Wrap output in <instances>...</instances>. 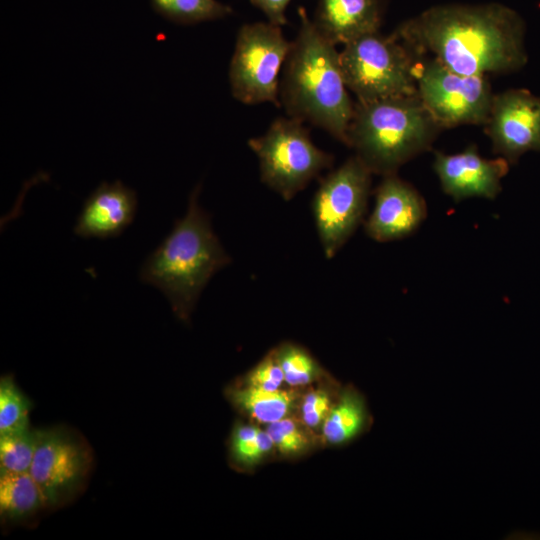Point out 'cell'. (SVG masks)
Instances as JSON below:
<instances>
[{"label": "cell", "mask_w": 540, "mask_h": 540, "mask_svg": "<svg viewBox=\"0 0 540 540\" xmlns=\"http://www.w3.org/2000/svg\"><path fill=\"white\" fill-rule=\"evenodd\" d=\"M274 447L285 455H294L305 450L310 443L300 424L290 418H282L268 425L266 429Z\"/></svg>", "instance_id": "cell-24"}, {"label": "cell", "mask_w": 540, "mask_h": 540, "mask_svg": "<svg viewBox=\"0 0 540 540\" xmlns=\"http://www.w3.org/2000/svg\"><path fill=\"white\" fill-rule=\"evenodd\" d=\"M299 119L278 117L267 131L248 140L259 161L262 183L289 201L323 170L334 157L318 148Z\"/></svg>", "instance_id": "cell-6"}, {"label": "cell", "mask_w": 540, "mask_h": 540, "mask_svg": "<svg viewBox=\"0 0 540 540\" xmlns=\"http://www.w3.org/2000/svg\"><path fill=\"white\" fill-rule=\"evenodd\" d=\"M200 189L201 184L194 187L185 215L175 221L139 272L140 280L158 288L185 323L213 275L232 261L212 228L209 213L198 202Z\"/></svg>", "instance_id": "cell-3"}, {"label": "cell", "mask_w": 540, "mask_h": 540, "mask_svg": "<svg viewBox=\"0 0 540 540\" xmlns=\"http://www.w3.org/2000/svg\"><path fill=\"white\" fill-rule=\"evenodd\" d=\"M283 66L279 101L287 116L309 122L347 145L355 104L350 99L336 45L324 37L304 10Z\"/></svg>", "instance_id": "cell-2"}, {"label": "cell", "mask_w": 540, "mask_h": 540, "mask_svg": "<svg viewBox=\"0 0 540 540\" xmlns=\"http://www.w3.org/2000/svg\"><path fill=\"white\" fill-rule=\"evenodd\" d=\"M319 32L334 45H345L377 32L381 16L378 0H319L312 20Z\"/></svg>", "instance_id": "cell-15"}, {"label": "cell", "mask_w": 540, "mask_h": 540, "mask_svg": "<svg viewBox=\"0 0 540 540\" xmlns=\"http://www.w3.org/2000/svg\"><path fill=\"white\" fill-rule=\"evenodd\" d=\"M502 158L486 159L474 145L455 154L436 152L433 168L442 190L458 202L472 197L495 199L500 193L501 180L509 170Z\"/></svg>", "instance_id": "cell-12"}, {"label": "cell", "mask_w": 540, "mask_h": 540, "mask_svg": "<svg viewBox=\"0 0 540 540\" xmlns=\"http://www.w3.org/2000/svg\"><path fill=\"white\" fill-rule=\"evenodd\" d=\"M275 352L284 374V381L291 386L306 385L320 373L316 360L299 345L285 342L279 345Z\"/></svg>", "instance_id": "cell-22"}, {"label": "cell", "mask_w": 540, "mask_h": 540, "mask_svg": "<svg viewBox=\"0 0 540 540\" xmlns=\"http://www.w3.org/2000/svg\"><path fill=\"white\" fill-rule=\"evenodd\" d=\"M92 462L91 448L77 432L65 427L46 428L37 430L29 473L40 487L47 507L57 508L82 490Z\"/></svg>", "instance_id": "cell-10"}, {"label": "cell", "mask_w": 540, "mask_h": 540, "mask_svg": "<svg viewBox=\"0 0 540 540\" xmlns=\"http://www.w3.org/2000/svg\"><path fill=\"white\" fill-rule=\"evenodd\" d=\"M525 26L512 9L497 3L440 5L401 24L394 34L412 52L429 53L463 75L519 70L527 62Z\"/></svg>", "instance_id": "cell-1"}, {"label": "cell", "mask_w": 540, "mask_h": 540, "mask_svg": "<svg viewBox=\"0 0 540 540\" xmlns=\"http://www.w3.org/2000/svg\"><path fill=\"white\" fill-rule=\"evenodd\" d=\"M441 130L418 94L357 102L347 146L372 174L384 177L428 150Z\"/></svg>", "instance_id": "cell-4"}, {"label": "cell", "mask_w": 540, "mask_h": 540, "mask_svg": "<svg viewBox=\"0 0 540 540\" xmlns=\"http://www.w3.org/2000/svg\"><path fill=\"white\" fill-rule=\"evenodd\" d=\"M426 215L420 193L396 174L387 175L375 190L374 208L364 229L377 242L395 241L417 230Z\"/></svg>", "instance_id": "cell-13"}, {"label": "cell", "mask_w": 540, "mask_h": 540, "mask_svg": "<svg viewBox=\"0 0 540 540\" xmlns=\"http://www.w3.org/2000/svg\"><path fill=\"white\" fill-rule=\"evenodd\" d=\"M273 447L267 431L251 425L236 426L230 441L231 456L241 465L259 462Z\"/></svg>", "instance_id": "cell-23"}, {"label": "cell", "mask_w": 540, "mask_h": 540, "mask_svg": "<svg viewBox=\"0 0 540 540\" xmlns=\"http://www.w3.org/2000/svg\"><path fill=\"white\" fill-rule=\"evenodd\" d=\"M137 210L135 190L120 180L102 182L86 198L73 228L82 238L107 239L121 235Z\"/></svg>", "instance_id": "cell-14"}, {"label": "cell", "mask_w": 540, "mask_h": 540, "mask_svg": "<svg viewBox=\"0 0 540 540\" xmlns=\"http://www.w3.org/2000/svg\"><path fill=\"white\" fill-rule=\"evenodd\" d=\"M37 442V430L27 429L0 435V473L29 472Z\"/></svg>", "instance_id": "cell-20"}, {"label": "cell", "mask_w": 540, "mask_h": 540, "mask_svg": "<svg viewBox=\"0 0 540 540\" xmlns=\"http://www.w3.org/2000/svg\"><path fill=\"white\" fill-rule=\"evenodd\" d=\"M335 401L328 390L315 389L302 399L301 415L308 428H316L325 421Z\"/></svg>", "instance_id": "cell-26"}, {"label": "cell", "mask_w": 540, "mask_h": 540, "mask_svg": "<svg viewBox=\"0 0 540 540\" xmlns=\"http://www.w3.org/2000/svg\"><path fill=\"white\" fill-rule=\"evenodd\" d=\"M31 402L11 375L0 380V435L29 428Z\"/></svg>", "instance_id": "cell-21"}, {"label": "cell", "mask_w": 540, "mask_h": 540, "mask_svg": "<svg viewBox=\"0 0 540 540\" xmlns=\"http://www.w3.org/2000/svg\"><path fill=\"white\" fill-rule=\"evenodd\" d=\"M47 507L46 499L29 472L0 473V516L4 522L29 519Z\"/></svg>", "instance_id": "cell-17"}, {"label": "cell", "mask_w": 540, "mask_h": 540, "mask_svg": "<svg viewBox=\"0 0 540 540\" xmlns=\"http://www.w3.org/2000/svg\"><path fill=\"white\" fill-rule=\"evenodd\" d=\"M493 152L514 164L529 151H540V97L526 89L494 94L485 123Z\"/></svg>", "instance_id": "cell-11"}, {"label": "cell", "mask_w": 540, "mask_h": 540, "mask_svg": "<svg viewBox=\"0 0 540 540\" xmlns=\"http://www.w3.org/2000/svg\"><path fill=\"white\" fill-rule=\"evenodd\" d=\"M154 10L178 24H196L232 14L230 6L217 0H151Z\"/></svg>", "instance_id": "cell-19"}, {"label": "cell", "mask_w": 540, "mask_h": 540, "mask_svg": "<svg viewBox=\"0 0 540 540\" xmlns=\"http://www.w3.org/2000/svg\"><path fill=\"white\" fill-rule=\"evenodd\" d=\"M415 55L394 33L361 36L340 51L346 86L357 102L416 95Z\"/></svg>", "instance_id": "cell-5"}, {"label": "cell", "mask_w": 540, "mask_h": 540, "mask_svg": "<svg viewBox=\"0 0 540 540\" xmlns=\"http://www.w3.org/2000/svg\"><path fill=\"white\" fill-rule=\"evenodd\" d=\"M284 381V374L276 356L271 350L246 376V386L263 390H278Z\"/></svg>", "instance_id": "cell-25"}, {"label": "cell", "mask_w": 540, "mask_h": 540, "mask_svg": "<svg viewBox=\"0 0 540 540\" xmlns=\"http://www.w3.org/2000/svg\"><path fill=\"white\" fill-rule=\"evenodd\" d=\"M290 47L281 26L269 21L243 25L229 65L232 96L247 105L270 102L280 106V73Z\"/></svg>", "instance_id": "cell-7"}, {"label": "cell", "mask_w": 540, "mask_h": 540, "mask_svg": "<svg viewBox=\"0 0 540 540\" xmlns=\"http://www.w3.org/2000/svg\"><path fill=\"white\" fill-rule=\"evenodd\" d=\"M230 401L259 423L270 424L284 418L297 400L294 391L263 390L246 386L230 388Z\"/></svg>", "instance_id": "cell-18"}, {"label": "cell", "mask_w": 540, "mask_h": 540, "mask_svg": "<svg viewBox=\"0 0 540 540\" xmlns=\"http://www.w3.org/2000/svg\"><path fill=\"white\" fill-rule=\"evenodd\" d=\"M291 0H250L268 18V21L283 26L287 23L285 12Z\"/></svg>", "instance_id": "cell-27"}, {"label": "cell", "mask_w": 540, "mask_h": 540, "mask_svg": "<svg viewBox=\"0 0 540 540\" xmlns=\"http://www.w3.org/2000/svg\"><path fill=\"white\" fill-rule=\"evenodd\" d=\"M370 423L365 398L349 385L342 390L322 424L324 440L332 445L347 443L365 432Z\"/></svg>", "instance_id": "cell-16"}, {"label": "cell", "mask_w": 540, "mask_h": 540, "mask_svg": "<svg viewBox=\"0 0 540 540\" xmlns=\"http://www.w3.org/2000/svg\"><path fill=\"white\" fill-rule=\"evenodd\" d=\"M372 172L356 156L328 173L312 199V213L326 258H333L363 221Z\"/></svg>", "instance_id": "cell-8"}, {"label": "cell", "mask_w": 540, "mask_h": 540, "mask_svg": "<svg viewBox=\"0 0 540 540\" xmlns=\"http://www.w3.org/2000/svg\"><path fill=\"white\" fill-rule=\"evenodd\" d=\"M418 96L442 128L485 125L494 94L486 76L459 74L433 58L418 62Z\"/></svg>", "instance_id": "cell-9"}]
</instances>
